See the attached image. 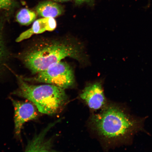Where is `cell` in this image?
<instances>
[{
    "instance_id": "1",
    "label": "cell",
    "mask_w": 152,
    "mask_h": 152,
    "mask_svg": "<svg viewBox=\"0 0 152 152\" xmlns=\"http://www.w3.org/2000/svg\"><path fill=\"white\" fill-rule=\"evenodd\" d=\"M92 126L106 141L115 144H125L141 129L142 121L130 115L122 107L108 106L100 113L93 116Z\"/></svg>"
},
{
    "instance_id": "8",
    "label": "cell",
    "mask_w": 152,
    "mask_h": 152,
    "mask_svg": "<svg viewBox=\"0 0 152 152\" xmlns=\"http://www.w3.org/2000/svg\"><path fill=\"white\" fill-rule=\"evenodd\" d=\"M36 9L37 14L44 18H54L62 15L64 11L61 5L52 1L40 3Z\"/></svg>"
},
{
    "instance_id": "2",
    "label": "cell",
    "mask_w": 152,
    "mask_h": 152,
    "mask_svg": "<svg viewBox=\"0 0 152 152\" xmlns=\"http://www.w3.org/2000/svg\"><path fill=\"white\" fill-rule=\"evenodd\" d=\"M81 54V48L76 43L65 40H54L26 54L24 62L32 73L37 74L66 58L79 60Z\"/></svg>"
},
{
    "instance_id": "5",
    "label": "cell",
    "mask_w": 152,
    "mask_h": 152,
    "mask_svg": "<svg viewBox=\"0 0 152 152\" xmlns=\"http://www.w3.org/2000/svg\"><path fill=\"white\" fill-rule=\"evenodd\" d=\"M11 100L15 110V133L17 137H20L22 127L24 124L37 118V114L35 107L30 102Z\"/></svg>"
},
{
    "instance_id": "9",
    "label": "cell",
    "mask_w": 152,
    "mask_h": 152,
    "mask_svg": "<svg viewBox=\"0 0 152 152\" xmlns=\"http://www.w3.org/2000/svg\"><path fill=\"white\" fill-rule=\"evenodd\" d=\"M36 13L30 10L24 8L19 11L16 15L17 22L23 26H28L35 20Z\"/></svg>"
},
{
    "instance_id": "6",
    "label": "cell",
    "mask_w": 152,
    "mask_h": 152,
    "mask_svg": "<svg viewBox=\"0 0 152 152\" xmlns=\"http://www.w3.org/2000/svg\"><path fill=\"white\" fill-rule=\"evenodd\" d=\"M80 96L89 107L94 110L101 109L106 102L100 83L96 82L87 85L82 91Z\"/></svg>"
},
{
    "instance_id": "7",
    "label": "cell",
    "mask_w": 152,
    "mask_h": 152,
    "mask_svg": "<svg viewBox=\"0 0 152 152\" xmlns=\"http://www.w3.org/2000/svg\"><path fill=\"white\" fill-rule=\"evenodd\" d=\"M57 23L53 18H42L34 22L31 27L20 34L16 39L17 42L24 40L35 34H40L45 31H53L56 29Z\"/></svg>"
},
{
    "instance_id": "4",
    "label": "cell",
    "mask_w": 152,
    "mask_h": 152,
    "mask_svg": "<svg viewBox=\"0 0 152 152\" xmlns=\"http://www.w3.org/2000/svg\"><path fill=\"white\" fill-rule=\"evenodd\" d=\"M23 79L54 85L64 90L73 86L75 83L72 68L67 63L61 61L50 66L35 77Z\"/></svg>"
},
{
    "instance_id": "12",
    "label": "cell",
    "mask_w": 152,
    "mask_h": 152,
    "mask_svg": "<svg viewBox=\"0 0 152 152\" xmlns=\"http://www.w3.org/2000/svg\"><path fill=\"white\" fill-rule=\"evenodd\" d=\"M90 1V0H75V3L78 4H81Z\"/></svg>"
},
{
    "instance_id": "13",
    "label": "cell",
    "mask_w": 152,
    "mask_h": 152,
    "mask_svg": "<svg viewBox=\"0 0 152 152\" xmlns=\"http://www.w3.org/2000/svg\"><path fill=\"white\" fill-rule=\"evenodd\" d=\"M51 1H52L55 2H62L67 1L70 0H50Z\"/></svg>"
},
{
    "instance_id": "11",
    "label": "cell",
    "mask_w": 152,
    "mask_h": 152,
    "mask_svg": "<svg viewBox=\"0 0 152 152\" xmlns=\"http://www.w3.org/2000/svg\"><path fill=\"white\" fill-rule=\"evenodd\" d=\"M3 43L2 40L1 34L0 31V61L2 57L3 56Z\"/></svg>"
},
{
    "instance_id": "10",
    "label": "cell",
    "mask_w": 152,
    "mask_h": 152,
    "mask_svg": "<svg viewBox=\"0 0 152 152\" xmlns=\"http://www.w3.org/2000/svg\"><path fill=\"white\" fill-rule=\"evenodd\" d=\"M14 0H0V10L8 8L12 5Z\"/></svg>"
},
{
    "instance_id": "3",
    "label": "cell",
    "mask_w": 152,
    "mask_h": 152,
    "mask_svg": "<svg viewBox=\"0 0 152 152\" xmlns=\"http://www.w3.org/2000/svg\"><path fill=\"white\" fill-rule=\"evenodd\" d=\"M19 87L13 94L31 102L41 113L56 114L63 107L67 100L64 89L53 85H34L19 77Z\"/></svg>"
}]
</instances>
